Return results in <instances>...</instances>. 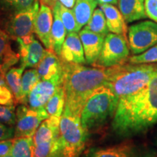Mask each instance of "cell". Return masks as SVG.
Here are the masks:
<instances>
[{
    "label": "cell",
    "instance_id": "cell-12",
    "mask_svg": "<svg viewBox=\"0 0 157 157\" xmlns=\"http://www.w3.org/2000/svg\"><path fill=\"white\" fill-rule=\"evenodd\" d=\"M53 23L52 10L48 5L41 3L40 7L34 20V32L48 50L51 49L50 36Z\"/></svg>",
    "mask_w": 157,
    "mask_h": 157
},
{
    "label": "cell",
    "instance_id": "cell-16",
    "mask_svg": "<svg viewBox=\"0 0 157 157\" xmlns=\"http://www.w3.org/2000/svg\"><path fill=\"white\" fill-rule=\"evenodd\" d=\"M36 68L41 79H51L62 75V60L53 51L47 49L44 57Z\"/></svg>",
    "mask_w": 157,
    "mask_h": 157
},
{
    "label": "cell",
    "instance_id": "cell-28",
    "mask_svg": "<svg viewBox=\"0 0 157 157\" xmlns=\"http://www.w3.org/2000/svg\"><path fill=\"white\" fill-rule=\"evenodd\" d=\"M36 0H0V6L7 11L15 12L29 8L34 5Z\"/></svg>",
    "mask_w": 157,
    "mask_h": 157
},
{
    "label": "cell",
    "instance_id": "cell-24",
    "mask_svg": "<svg viewBox=\"0 0 157 157\" xmlns=\"http://www.w3.org/2000/svg\"><path fill=\"white\" fill-rule=\"evenodd\" d=\"M84 29L104 36L109 34V31L107 26L106 19L101 7L95 10L91 18Z\"/></svg>",
    "mask_w": 157,
    "mask_h": 157
},
{
    "label": "cell",
    "instance_id": "cell-7",
    "mask_svg": "<svg viewBox=\"0 0 157 157\" xmlns=\"http://www.w3.org/2000/svg\"><path fill=\"white\" fill-rule=\"evenodd\" d=\"M39 7V0L29 8L12 13L5 24V31L10 39L17 40L34 34V23Z\"/></svg>",
    "mask_w": 157,
    "mask_h": 157
},
{
    "label": "cell",
    "instance_id": "cell-33",
    "mask_svg": "<svg viewBox=\"0 0 157 157\" xmlns=\"http://www.w3.org/2000/svg\"><path fill=\"white\" fill-rule=\"evenodd\" d=\"M10 37L5 31L0 29V58L13 52L10 46Z\"/></svg>",
    "mask_w": 157,
    "mask_h": 157
},
{
    "label": "cell",
    "instance_id": "cell-13",
    "mask_svg": "<svg viewBox=\"0 0 157 157\" xmlns=\"http://www.w3.org/2000/svg\"><path fill=\"white\" fill-rule=\"evenodd\" d=\"M16 41L18 44L21 67L36 68L44 57L46 50L35 37L28 42H23L20 39Z\"/></svg>",
    "mask_w": 157,
    "mask_h": 157
},
{
    "label": "cell",
    "instance_id": "cell-41",
    "mask_svg": "<svg viewBox=\"0 0 157 157\" xmlns=\"http://www.w3.org/2000/svg\"><path fill=\"white\" fill-rule=\"evenodd\" d=\"M0 157H14V156H13L11 154H10L5 155V156H0Z\"/></svg>",
    "mask_w": 157,
    "mask_h": 157
},
{
    "label": "cell",
    "instance_id": "cell-26",
    "mask_svg": "<svg viewBox=\"0 0 157 157\" xmlns=\"http://www.w3.org/2000/svg\"><path fill=\"white\" fill-rule=\"evenodd\" d=\"M24 69L25 68L21 66L17 68L13 67L10 68L5 74L6 82L15 96V105H16V102L19 98L20 93H21V81H22V76Z\"/></svg>",
    "mask_w": 157,
    "mask_h": 157
},
{
    "label": "cell",
    "instance_id": "cell-27",
    "mask_svg": "<svg viewBox=\"0 0 157 157\" xmlns=\"http://www.w3.org/2000/svg\"><path fill=\"white\" fill-rule=\"evenodd\" d=\"M60 15L67 34L71 32H78L77 23L73 10L68 9L60 4Z\"/></svg>",
    "mask_w": 157,
    "mask_h": 157
},
{
    "label": "cell",
    "instance_id": "cell-25",
    "mask_svg": "<svg viewBox=\"0 0 157 157\" xmlns=\"http://www.w3.org/2000/svg\"><path fill=\"white\" fill-rule=\"evenodd\" d=\"M10 154L14 157H33L32 137H14Z\"/></svg>",
    "mask_w": 157,
    "mask_h": 157
},
{
    "label": "cell",
    "instance_id": "cell-2",
    "mask_svg": "<svg viewBox=\"0 0 157 157\" xmlns=\"http://www.w3.org/2000/svg\"><path fill=\"white\" fill-rule=\"evenodd\" d=\"M107 78V68L88 67L62 60L65 111L80 117L86 101L95 90L105 85Z\"/></svg>",
    "mask_w": 157,
    "mask_h": 157
},
{
    "label": "cell",
    "instance_id": "cell-42",
    "mask_svg": "<svg viewBox=\"0 0 157 157\" xmlns=\"http://www.w3.org/2000/svg\"></svg>",
    "mask_w": 157,
    "mask_h": 157
},
{
    "label": "cell",
    "instance_id": "cell-5",
    "mask_svg": "<svg viewBox=\"0 0 157 157\" xmlns=\"http://www.w3.org/2000/svg\"><path fill=\"white\" fill-rule=\"evenodd\" d=\"M87 135L80 117L64 110L60 122V157H79L85 148Z\"/></svg>",
    "mask_w": 157,
    "mask_h": 157
},
{
    "label": "cell",
    "instance_id": "cell-4",
    "mask_svg": "<svg viewBox=\"0 0 157 157\" xmlns=\"http://www.w3.org/2000/svg\"><path fill=\"white\" fill-rule=\"evenodd\" d=\"M119 98L106 85L98 88L84 104L80 115L82 126L89 133L113 117Z\"/></svg>",
    "mask_w": 157,
    "mask_h": 157
},
{
    "label": "cell",
    "instance_id": "cell-35",
    "mask_svg": "<svg viewBox=\"0 0 157 157\" xmlns=\"http://www.w3.org/2000/svg\"><path fill=\"white\" fill-rule=\"evenodd\" d=\"M15 137V127L0 124V140L13 139Z\"/></svg>",
    "mask_w": 157,
    "mask_h": 157
},
{
    "label": "cell",
    "instance_id": "cell-38",
    "mask_svg": "<svg viewBox=\"0 0 157 157\" xmlns=\"http://www.w3.org/2000/svg\"><path fill=\"white\" fill-rule=\"evenodd\" d=\"M98 2L100 5H105V4H110V5H117L118 0H98Z\"/></svg>",
    "mask_w": 157,
    "mask_h": 157
},
{
    "label": "cell",
    "instance_id": "cell-37",
    "mask_svg": "<svg viewBox=\"0 0 157 157\" xmlns=\"http://www.w3.org/2000/svg\"><path fill=\"white\" fill-rule=\"evenodd\" d=\"M57 1L60 2V4L62 5H63L64 7H67L68 9H73L74 5H75L76 1V0H52V6L54 5L55 2ZM51 6V7H52Z\"/></svg>",
    "mask_w": 157,
    "mask_h": 157
},
{
    "label": "cell",
    "instance_id": "cell-23",
    "mask_svg": "<svg viewBox=\"0 0 157 157\" xmlns=\"http://www.w3.org/2000/svg\"><path fill=\"white\" fill-rule=\"evenodd\" d=\"M65 104H66V95L63 83L58 87L55 93L44 105L45 109L49 117H61L63 113Z\"/></svg>",
    "mask_w": 157,
    "mask_h": 157
},
{
    "label": "cell",
    "instance_id": "cell-1",
    "mask_svg": "<svg viewBox=\"0 0 157 157\" xmlns=\"http://www.w3.org/2000/svg\"><path fill=\"white\" fill-rule=\"evenodd\" d=\"M112 129L121 137L145 132L157 123V73L146 87L124 96L113 116Z\"/></svg>",
    "mask_w": 157,
    "mask_h": 157
},
{
    "label": "cell",
    "instance_id": "cell-3",
    "mask_svg": "<svg viewBox=\"0 0 157 157\" xmlns=\"http://www.w3.org/2000/svg\"><path fill=\"white\" fill-rule=\"evenodd\" d=\"M107 71L108 78L105 85L111 88L119 99L146 87L157 73V66L123 63L107 68Z\"/></svg>",
    "mask_w": 157,
    "mask_h": 157
},
{
    "label": "cell",
    "instance_id": "cell-30",
    "mask_svg": "<svg viewBox=\"0 0 157 157\" xmlns=\"http://www.w3.org/2000/svg\"><path fill=\"white\" fill-rule=\"evenodd\" d=\"M15 105L7 106L0 104V124L15 127L16 121Z\"/></svg>",
    "mask_w": 157,
    "mask_h": 157
},
{
    "label": "cell",
    "instance_id": "cell-22",
    "mask_svg": "<svg viewBox=\"0 0 157 157\" xmlns=\"http://www.w3.org/2000/svg\"><path fill=\"white\" fill-rule=\"evenodd\" d=\"M41 80V77L38 74L36 68H30L24 71L21 81V93L18 100L16 102L17 104H28V98L29 94L35 87L37 83Z\"/></svg>",
    "mask_w": 157,
    "mask_h": 157
},
{
    "label": "cell",
    "instance_id": "cell-8",
    "mask_svg": "<svg viewBox=\"0 0 157 157\" xmlns=\"http://www.w3.org/2000/svg\"><path fill=\"white\" fill-rule=\"evenodd\" d=\"M129 48L133 54H140L157 44V23L151 21L133 24L128 29Z\"/></svg>",
    "mask_w": 157,
    "mask_h": 157
},
{
    "label": "cell",
    "instance_id": "cell-32",
    "mask_svg": "<svg viewBox=\"0 0 157 157\" xmlns=\"http://www.w3.org/2000/svg\"><path fill=\"white\" fill-rule=\"evenodd\" d=\"M0 104L7 106L15 105V96L8 85H0Z\"/></svg>",
    "mask_w": 157,
    "mask_h": 157
},
{
    "label": "cell",
    "instance_id": "cell-34",
    "mask_svg": "<svg viewBox=\"0 0 157 157\" xmlns=\"http://www.w3.org/2000/svg\"><path fill=\"white\" fill-rule=\"evenodd\" d=\"M145 7L148 17L157 23V0H145Z\"/></svg>",
    "mask_w": 157,
    "mask_h": 157
},
{
    "label": "cell",
    "instance_id": "cell-14",
    "mask_svg": "<svg viewBox=\"0 0 157 157\" xmlns=\"http://www.w3.org/2000/svg\"><path fill=\"white\" fill-rule=\"evenodd\" d=\"M59 57L65 62L77 64L86 63L83 46L77 32L68 33Z\"/></svg>",
    "mask_w": 157,
    "mask_h": 157
},
{
    "label": "cell",
    "instance_id": "cell-20",
    "mask_svg": "<svg viewBox=\"0 0 157 157\" xmlns=\"http://www.w3.org/2000/svg\"><path fill=\"white\" fill-rule=\"evenodd\" d=\"M118 5L126 23H132L148 17L145 0H118Z\"/></svg>",
    "mask_w": 157,
    "mask_h": 157
},
{
    "label": "cell",
    "instance_id": "cell-15",
    "mask_svg": "<svg viewBox=\"0 0 157 157\" xmlns=\"http://www.w3.org/2000/svg\"><path fill=\"white\" fill-rule=\"evenodd\" d=\"M78 35L83 46L86 63L94 65L101 55L105 36L84 29L80 30Z\"/></svg>",
    "mask_w": 157,
    "mask_h": 157
},
{
    "label": "cell",
    "instance_id": "cell-36",
    "mask_svg": "<svg viewBox=\"0 0 157 157\" xmlns=\"http://www.w3.org/2000/svg\"><path fill=\"white\" fill-rule=\"evenodd\" d=\"M13 146V139L0 140V156L10 154Z\"/></svg>",
    "mask_w": 157,
    "mask_h": 157
},
{
    "label": "cell",
    "instance_id": "cell-29",
    "mask_svg": "<svg viewBox=\"0 0 157 157\" xmlns=\"http://www.w3.org/2000/svg\"><path fill=\"white\" fill-rule=\"evenodd\" d=\"M129 62L132 64L157 63V44L149 48L143 53L130 57L129 58Z\"/></svg>",
    "mask_w": 157,
    "mask_h": 157
},
{
    "label": "cell",
    "instance_id": "cell-39",
    "mask_svg": "<svg viewBox=\"0 0 157 157\" xmlns=\"http://www.w3.org/2000/svg\"><path fill=\"white\" fill-rule=\"evenodd\" d=\"M0 85H7L5 80V75L0 74Z\"/></svg>",
    "mask_w": 157,
    "mask_h": 157
},
{
    "label": "cell",
    "instance_id": "cell-9",
    "mask_svg": "<svg viewBox=\"0 0 157 157\" xmlns=\"http://www.w3.org/2000/svg\"><path fill=\"white\" fill-rule=\"evenodd\" d=\"M15 137H33L39 125L49 115L44 107L34 109L21 104L15 110Z\"/></svg>",
    "mask_w": 157,
    "mask_h": 157
},
{
    "label": "cell",
    "instance_id": "cell-18",
    "mask_svg": "<svg viewBox=\"0 0 157 157\" xmlns=\"http://www.w3.org/2000/svg\"><path fill=\"white\" fill-rule=\"evenodd\" d=\"M60 117H49L41 123L33 135V144L46 143L60 137Z\"/></svg>",
    "mask_w": 157,
    "mask_h": 157
},
{
    "label": "cell",
    "instance_id": "cell-17",
    "mask_svg": "<svg viewBox=\"0 0 157 157\" xmlns=\"http://www.w3.org/2000/svg\"><path fill=\"white\" fill-rule=\"evenodd\" d=\"M60 2L57 1L55 2L52 7V14H53V23H52V30H51L50 43L51 50L55 53L60 56L63 44L66 37V30L65 28L60 15Z\"/></svg>",
    "mask_w": 157,
    "mask_h": 157
},
{
    "label": "cell",
    "instance_id": "cell-31",
    "mask_svg": "<svg viewBox=\"0 0 157 157\" xmlns=\"http://www.w3.org/2000/svg\"><path fill=\"white\" fill-rule=\"evenodd\" d=\"M20 60L19 53L13 51L7 54L6 56L0 58V74H4L7 73V71L13 66H14Z\"/></svg>",
    "mask_w": 157,
    "mask_h": 157
},
{
    "label": "cell",
    "instance_id": "cell-11",
    "mask_svg": "<svg viewBox=\"0 0 157 157\" xmlns=\"http://www.w3.org/2000/svg\"><path fill=\"white\" fill-rule=\"evenodd\" d=\"M62 83V75L48 80L41 79L29 94L28 98L29 106L34 109L44 107L50 98Z\"/></svg>",
    "mask_w": 157,
    "mask_h": 157
},
{
    "label": "cell",
    "instance_id": "cell-19",
    "mask_svg": "<svg viewBox=\"0 0 157 157\" xmlns=\"http://www.w3.org/2000/svg\"><path fill=\"white\" fill-rule=\"evenodd\" d=\"M101 8L105 14L108 29L110 32L127 37V28L126 21L121 12L113 5L105 4L101 5Z\"/></svg>",
    "mask_w": 157,
    "mask_h": 157
},
{
    "label": "cell",
    "instance_id": "cell-10",
    "mask_svg": "<svg viewBox=\"0 0 157 157\" xmlns=\"http://www.w3.org/2000/svg\"><path fill=\"white\" fill-rule=\"evenodd\" d=\"M87 157H157V154L152 149L128 140L106 148L91 149Z\"/></svg>",
    "mask_w": 157,
    "mask_h": 157
},
{
    "label": "cell",
    "instance_id": "cell-40",
    "mask_svg": "<svg viewBox=\"0 0 157 157\" xmlns=\"http://www.w3.org/2000/svg\"><path fill=\"white\" fill-rule=\"evenodd\" d=\"M41 2V3H44L47 5H50L52 6V0H39Z\"/></svg>",
    "mask_w": 157,
    "mask_h": 157
},
{
    "label": "cell",
    "instance_id": "cell-21",
    "mask_svg": "<svg viewBox=\"0 0 157 157\" xmlns=\"http://www.w3.org/2000/svg\"><path fill=\"white\" fill-rule=\"evenodd\" d=\"M98 0H76L73 10L79 32L91 18L98 5Z\"/></svg>",
    "mask_w": 157,
    "mask_h": 157
},
{
    "label": "cell",
    "instance_id": "cell-6",
    "mask_svg": "<svg viewBox=\"0 0 157 157\" xmlns=\"http://www.w3.org/2000/svg\"><path fill=\"white\" fill-rule=\"evenodd\" d=\"M129 54L127 38L122 35L109 33L105 37L101 55L95 66L109 68L124 63Z\"/></svg>",
    "mask_w": 157,
    "mask_h": 157
}]
</instances>
